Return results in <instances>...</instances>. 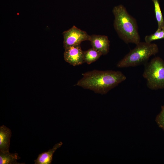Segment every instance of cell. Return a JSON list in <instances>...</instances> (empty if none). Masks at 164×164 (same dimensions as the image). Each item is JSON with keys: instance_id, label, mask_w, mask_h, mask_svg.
I'll use <instances>...</instances> for the list:
<instances>
[{"instance_id": "5", "label": "cell", "mask_w": 164, "mask_h": 164, "mask_svg": "<svg viewBox=\"0 0 164 164\" xmlns=\"http://www.w3.org/2000/svg\"><path fill=\"white\" fill-rule=\"evenodd\" d=\"M64 49L69 47L80 45L83 41L89 40L90 35L75 26L63 32Z\"/></svg>"}, {"instance_id": "14", "label": "cell", "mask_w": 164, "mask_h": 164, "mask_svg": "<svg viewBox=\"0 0 164 164\" xmlns=\"http://www.w3.org/2000/svg\"><path fill=\"white\" fill-rule=\"evenodd\" d=\"M155 121L158 126L164 131V105L161 106V110L156 116Z\"/></svg>"}, {"instance_id": "11", "label": "cell", "mask_w": 164, "mask_h": 164, "mask_svg": "<svg viewBox=\"0 0 164 164\" xmlns=\"http://www.w3.org/2000/svg\"><path fill=\"white\" fill-rule=\"evenodd\" d=\"M102 54L94 48H91L84 51V63L88 64L95 62L102 55Z\"/></svg>"}, {"instance_id": "6", "label": "cell", "mask_w": 164, "mask_h": 164, "mask_svg": "<svg viewBox=\"0 0 164 164\" xmlns=\"http://www.w3.org/2000/svg\"><path fill=\"white\" fill-rule=\"evenodd\" d=\"M64 58L66 62L74 66L82 64L84 63V51L81 49L80 44L65 49Z\"/></svg>"}, {"instance_id": "13", "label": "cell", "mask_w": 164, "mask_h": 164, "mask_svg": "<svg viewBox=\"0 0 164 164\" xmlns=\"http://www.w3.org/2000/svg\"><path fill=\"white\" fill-rule=\"evenodd\" d=\"M161 39H164V28L157 29L154 33L146 36L145 38V41L148 43H151L154 41Z\"/></svg>"}, {"instance_id": "8", "label": "cell", "mask_w": 164, "mask_h": 164, "mask_svg": "<svg viewBox=\"0 0 164 164\" xmlns=\"http://www.w3.org/2000/svg\"><path fill=\"white\" fill-rule=\"evenodd\" d=\"M12 132L4 125L0 127V152H9L10 142Z\"/></svg>"}, {"instance_id": "4", "label": "cell", "mask_w": 164, "mask_h": 164, "mask_svg": "<svg viewBox=\"0 0 164 164\" xmlns=\"http://www.w3.org/2000/svg\"><path fill=\"white\" fill-rule=\"evenodd\" d=\"M144 65L143 76L148 87L152 90L164 89V61L155 57Z\"/></svg>"}, {"instance_id": "3", "label": "cell", "mask_w": 164, "mask_h": 164, "mask_svg": "<svg viewBox=\"0 0 164 164\" xmlns=\"http://www.w3.org/2000/svg\"><path fill=\"white\" fill-rule=\"evenodd\" d=\"M117 64L118 68H125L145 65L152 56L159 52L157 45L154 43L140 42Z\"/></svg>"}, {"instance_id": "10", "label": "cell", "mask_w": 164, "mask_h": 164, "mask_svg": "<svg viewBox=\"0 0 164 164\" xmlns=\"http://www.w3.org/2000/svg\"><path fill=\"white\" fill-rule=\"evenodd\" d=\"M21 158L17 153H10L9 152H0V164H23L17 162Z\"/></svg>"}, {"instance_id": "1", "label": "cell", "mask_w": 164, "mask_h": 164, "mask_svg": "<svg viewBox=\"0 0 164 164\" xmlns=\"http://www.w3.org/2000/svg\"><path fill=\"white\" fill-rule=\"evenodd\" d=\"M82 75L83 77L75 86L101 94H106L126 78L121 72L112 70H95L83 73Z\"/></svg>"}, {"instance_id": "9", "label": "cell", "mask_w": 164, "mask_h": 164, "mask_svg": "<svg viewBox=\"0 0 164 164\" xmlns=\"http://www.w3.org/2000/svg\"><path fill=\"white\" fill-rule=\"evenodd\" d=\"M60 142L56 144L52 149H50L48 151L43 152L38 155L37 159L34 160L35 164H51L53 160V154L58 148L62 145Z\"/></svg>"}, {"instance_id": "7", "label": "cell", "mask_w": 164, "mask_h": 164, "mask_svg": "<svg viewBox=\"0 0 164 164\" xmlns=\"http://www.w3.org/2000/svg\"><path fill=\"white\" fill-rule=\"evenodd\" d=\"M89 41L92 48L99 51L102 55H105L108 53L110 41L107 36L92 35H90Z\"/></svg>"}, {"instance_id": "2", "label": "cell", "mask_w": 164, "mask_h": 164, "mask_svg": "<svg viewBox=\"0 0 164 164\" xmlns=\"http://www.w3.org/2000/svg\"><path fill=\"white\" fill-rule=\"evenodd\" d=\"M112 12L114 17V27L119 37L126 43L136 44L140 42L136 21L125 8L120 5L114 7Z\"/></svg>"}, {"instance_id": "12", "label": "cell", "mask_w": 164, "mask_h": 164, "mask_svg": "<svg viewBox=\"0 0 164 164\" xmlns=\"http://www.w3.org/2000/svg\"><path fill=\"white\" fill-rule=\"evenodd\" d=\"M154 5L155 17L157 21L158 29L164 28V19L161 12L159 0H152Z\"/></svg>"}]
</instances>
